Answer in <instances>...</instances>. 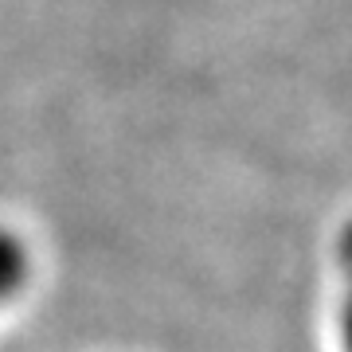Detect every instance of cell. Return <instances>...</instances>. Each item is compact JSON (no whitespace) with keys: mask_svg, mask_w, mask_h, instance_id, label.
I'll use <instances>...</instances> for the list:
<instances>
[{"mask_svg":"<svg viewBox=\"0 0 352 352\" xmlns=\"http://www.w3.org/2000/svg\"><path fill=\"white\" fill-rule=\"evenodd\" d=\"M337 263H340V352H352V219L340 231L337 243Z\"/></svg>","mask_w":352,"mask_h":352,"instance_id":"7a4b0ae2","label":"cell"},{"mask_svg":"<svg viewBox=\"0 0 352 352\" xmlns=\"http://www.w3.org/2000/svg\"><path fill=\"white\" fill-rule=\"evenodd\" d=\"M28 274H32L28 243L16 235L12 227H0V305H8L28 286Z\"/></svg>","mask_w":352,"mask_h":352,"instance_id":"6da1fadb","label":"cell"}]
</instances>
